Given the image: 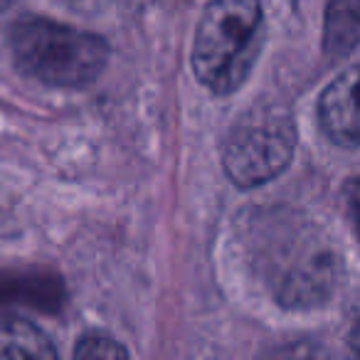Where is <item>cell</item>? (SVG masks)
I'll use <instances>...</instances> for the list:
<instances>
[{
  "label": "cell",
  "instance_id": "10",
  "mask_svg": "<svg viewBox=\"0 0 360 360\" xmlns=\"http://www.w3.org/2000/svg\"><path fill=\"white\" fill-rule=\"evenodd\" d=\"M350 348H353L355 355H360V321L353 326V330H350V338H348Z\"/></svg>",
  "mask_w": 360,
  "mask_h": 360
},
{
  "label": "cell",
  "instance_id": "5",
  "mask_svg": "<svg viewBox=\"0 0 360 360\" xmlns=\"http://www.w3.org/2000/svg\"><path fill=\"white\" fill-rule=\"evenodd\" d=\"M319 124L333 143H360V65L343 70L319 99Z\"/></svg>",
  "mask_w": 360,
  "mask_h": 360
},
{
  "label": "cell",
  "instance_id": "3",
  "mask_svg": "<svg viewBox=\"0 0 360 360\" xmlns=\"http://www.w3.org/2000/svg\"><path fill=\"white\" fill-rule=\"evenodd\" d=\"M264 45L262 0H210L193 37V72L215 96L247 82Z\"/></svg>",
  "mask_w": 360,
  "mask_h": 360
},
{
  "label": "cell",
  "instance_id": "2",
  "mask_svg": "<svg viewBox=\"0 0 360 360\" xmlns=\"http://www.w3.org/2000/svg\"><path fill=\"white\" fill-rule=\"evenodd\" d=\"M8 47L22 75L60 89L94 84L111 57L109 42L101 35L32 13L11 22Z\"/></svg>",
  "mask_w": 360,
  "mask_h": 360
},
{
  "label": "cell",
  "instance_id": "7",
  "mask_svg": "<svg viewBox=\"0 0 360 360\" xmlns=\"http://www.w3.org/2000/svg\"><path fill=\"white\" fill-rule=\"evenodd\" d=\"M360 47V0H328L323 13V52L328 60Z\"/></svg>",
  "mask_w": 360,
  "mask_h": 360
},
{
  "label": "cell",
  "instance_id": "11",
  "mask_svg": "<svg viewBox=\"0 0 360 360\" xmlns=\"http://www.w3.org/2000/svg\"><path fill=\"white\" fill-rule=\"evenodd\" d=\"M15 3H18V0H0V15H3L6 11H11Z\"/></svg>",
  "mask_w": 360,
  "mask_h": 360
},
{
  "label": "cell",
  "instance_id": "9",
  "mask_svg": "<svg viewBox=\"0 0 360 360\" xmlns=\"http://www.w3.org/2000/svg\"><path fill=\"white\" fill-rule=\"evenodd\" d=\"M343 207L355 237L360 242V178H350L343 186Z\"/></svg>",
  "mask_w": 360,
  "mask_h": 360
},
{
  "label": "cell",
  "instance_id": "4",
  "mask_svg": "<svg viewBox=\"0 0 360 360\" xmlns=\"http://www.w3.org/2000/svg\"><path fill=\"white\" fill-rule=\"evenodd\" d=\"M296 150V124L279 104H257L230 126L222 141V168L232 186L259 188L289 168Z\"/></svg>",
  "mask_w": 360,
  "mask_h": 360
},
{
  "label": "cell",
  "instance_id": "6",
  "mask_svg": "<svg viewBox=\"0 0 360 360\" xmlns=\"http://www.w3.org/2000/svg\"><path fill=\"white\" fill-rule=\"evenodd\" d=\"M0 360H60V355L40 326L6 314L0 316Z\"/></svg>",
  "mask_w": 360,
  "mask_h": 360
},
{
  "label": "cell",
  "instance_id": "8",
  "mask_svg": "<svg viewBox=\"0 0 360 360\" xmlns=\"http://www.w3.org/2000/svg\"><path fill=\"white\" fill-rule=\"evenodd\" d=\"M75 360H131L129 350L104 330H89L75 348Z\"/></svg>",
  "mask_w": 360,
  "mask_h": 360
},
{
  "label": "cell",
  "instance_id": "1",
  "mask_svg": "<svg viewBox=\"0 0 360 360\" xmlns=\"http://www.w3.org/2000/svg\"><path fill=\"white\" fill-rule=\"evenodd\" d=\"M242 247L257 279L289 311L328 304L343 257L323 227L291 207H257L242 217Z\"/></svg>",
  "mask_w": 360,
  "mask_h": 360
}]
</instances>
